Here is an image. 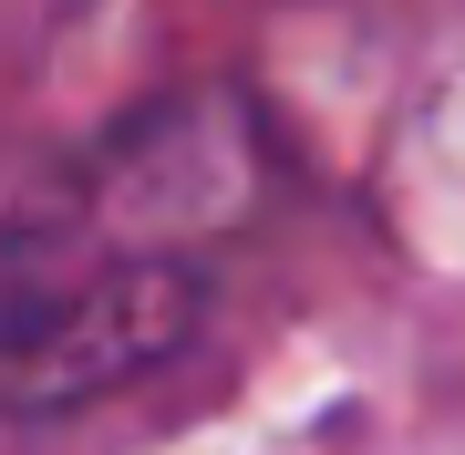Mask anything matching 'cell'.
<instances>
[{"label":"cell","instance_id":"1","mask_svg":"<svg viewBox=\"0 0 465 455\" xmlns=\"http://www.w3.org/2000/svg\"><path fill=\"white\" fill-rule=\"evenodd\" d=\"M259 176V124L228 94L134 114L0 259V404L63 414L186 352Z\"/></svg>","mask_w":465,"mask_h":455}]
</instances>
